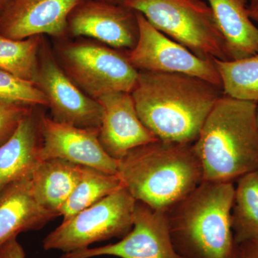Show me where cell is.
Segmentation results:
<instances>
[{"label": "cell", "instance_id": "cell-9", "mask_svg": "<svg viewBox=\"0 0 258 258\" xmlns=\"http://www.w3.org/2000/svg\"><path fill=\"white\" fill-rule=\"evenodd\" d=\"M35 83L46 96L54 120L81 128L100 129L103 110L99 102L70 79L44 44Z\"/></svg>", "mask_w": 258, "mask_h": 258}, {"label": "cell", "instance_id": "cell-2", "mask_svg": "<svg viewBox=\"0 0 258 258\" xmlns=\"http://www.w3.org/2000/svg\"><path fill=\"white\" fill-rule=\"evenodd\" d=\"M233 182L203 181L166 211L174 249L183 258H240L231 225Z\"/></svg>", "mask_w": 258, "mask_h": 258}, {"label": "cell", "instance_id": "cell-21", "mask_svg": "<svg viewBox=\"0 0 258 258\" xmlns=\"http://www.w3.org/2000/svg\"><path fill=\"white\" fill-rule=\"evenodd\" d=\"M222 81L225 96L245 101H258V53L237 59H212Z\"/></svg>", "mask_w": 258, "mask_h": 258}, {"label": "cell", "instance_id": "cell-28", "mask_svg": "<svg viewBox=\"0 0 258 258\" xmlns=\"http://www.w3.org/2000/svg\"><path fill=\"white\" fill-rule=\"evenodd\" d=\"M13 0H0V16L3 15Z\"/></svg>", "mask_w": 258, "mask_h": 258}, {"label": "cell", "instance_id": "cell-12", "mask_svg": "<svg viewBox=\"0 0 258 258\" xmlns=\"http://www.w3.org/2000/svg\"><path fill=\"white\" fill-rule=\"evenodd\" d=\"M68 28L75 37H91L119 50H132L139 37L137 12L96 0L79 3L69 15Z\"/></svg>", "mask_w": 258, "mask_h": 258}, {"label": "cell", "instance_id": "cell-7", "mask_svg": "<svg viewBox=\"0 0 258 258\" xmlns=\"http://www.w3.org/2000/svg\"><path fill=\"white\" fill-rule=\"evenodd\" d=\"M58 56L70 79L96 100L108 93H132L138 79L126 53L103 44L70 42L59 47Z\"/></svg>", "mask_w": 258, "mask_h": 258}, {"label": "cell", "instance_id": "cell-16", "mask_svg": "<svg viewBox=\"0 0 258 258\" xmlns=\"http://www.w3.org/2000/svg\"><path fill=\"white\" fill-rule=\"evenodd\" d=\"M40 120L32 108L0 144V194L15 181L32 175L40 162Z\"/></svg>", "mask_w": 258, "mask_h": 258}, {"label": "cell", "instance_id": "cell-4", "mask_svg": "<svg viewBox=\"0 0 258 258\" xmlns=\"http://www.w3.org/2000/svg\"><path fill=\"white\" fill-rule=\"evenodd\" d=\"M256 102L220 97L193 143L203 171V181L235 182L258 171Z\"/></svg>", "mask_w": 258, "mask_h": 258}, {"label": "cell", "instance_id": "cell-18", "mask_svg": "<svg viewBox=\"0 0 258 258\" xmlns=\"http://www.w3.org/2000/svg\"><path fill=\"white\" fill-rule=\"evenodd\" d=\"M83 166L63 159L40 161L32 174V189L40 205L60 216L61 208L82 176Z\"/></svg>", "mask_w": 258, "mask_h": 258}, {"label": "cell", "instance_id": "cell-20", "mask_svg": "<svg viewBox=\"0 0 258 258\" xmlns=\"http://www.w3.org/2000/svg\"><path fill=\"white\" fill-rule=\"evenodd\" d=\"M121 186L123 184L117 174L83 166L81 179L61 208L60 216L63 217V220H67L101 201Z\"/></svg>", "mask_w": 258, "mask_h": 258}, {"label": "cell", "instance_id": "cell-6", "mask_svg": "<svg viewBox=\"0 0 258 258\" xmlns=\"http://www.w3.org/2000/svg\"><path fill=\"white\" fill-rule=\"evenodd\" d=\"M136 204L128 190L121 186L92 206L62 220L44 239V249L68 253L88 248L95 242L122 238L133 227Z\"/></svg>", "mask_w": 258, "mask_h": 258}, {"label": "cell", "instance_id": "cell-19", "mask_svg": "<svg viewBox=\"0 0 258 258\" xmlns=\"http://www.w3.org/2000/svg\"><path fill=\"white\" fill-rule=\"evenodd\" d=\"M231 225L234 238L240 244L258 236V171L237 180Z\"/></svg>", "mask_w": 258, "mask_h": 258}, {"label": "cell", "instance_id": "cell-13", "mask_svg": "<svg viewBox=\"0 0 258 258\" xmlns=\"http://www.w3.org/2000/svg\"><path fill=\"white\" fill-rule=\"evenodd\" d=\"M83 0H13L0 16V34L13 40L36 35L63 37L68 20Z\"/></svg>", "mask_w": 258, "mask_h": 258}, {"label": "cell", "instance_id": "cell-11", "mask_svg": "<svg viewBox=\"0 0 258 258\" xmlns=\"http://www.w3.org/2000/svg\"><path fill=\"white\" fill-rule=\"evenodd\" d=\"M40 131V161L63 159L108 174L118 173V160L103 149L99 140V128H81L42 117Z\"/></svg>", "mask_w": 258, "mask_h": 258}, {"label": "cell", "instance_id": "cell-23", "mask_svg": "<svg viewBox=\"0 0 258 258\" xmlns=\"http://www.w3.org/2000/svg\"><path fill=\"white\" fill-rule=\"evenodd\" d=\"M0 101L21 106L48 107L45 95L35 82L0 70Z\"/></svg>", "mask_w": 258, "mask_h": 258}, {"label": "cell", "instance_id": "cell-1", "mask_svg": "<svg viewBox=\"0 0 258 258\" xmlns=\"http://www.w3.org/2000/svg\"><path fill=\"white\" fill-rule=\"evenodd\" d=\"M222 91L188 75L139 71L131 93L139 118L159 140L193 144Z\"/></svg>", "mask_w": 258, "mask_h": 258}, {"label": "cell", "instance_id": "cell-24", "mask_svg": "<svg viewBox=\"0 0 258 258\" xmlns=\"http://www.w3.org/2000/svg\"><path fill=\"white\" fill-rule=\"evenodd\" d=\"M32 108L0 101V144L9 138Z\"/></svg>", "mask_w": 258, "mask_h": 258}, {"label": "cell", "instance_id": "cell-30", "mask_svg": "<svg viewBox=\"0 0 258 258\" xmlns=\"http://www.w3.org/2000/svg\"><path fill=\"white\" fill-rule=\"evenodd\" d=\"M257 125H258V110H257Z\"/></svg>", "mask_w": 258, "mask_h": 258}, {"label": "cell", "instance_id": "cell-10", "mask_svg": "<svg viewBox=\"0 0 258 258\" xmlns=\"http://www.w3.org/2000/svg\"><path fill=\"white\" fill-rule=\"evenodd\" d=\"M183 258L171 241L166 211L137 201L132 230L116 243L68 252L60 258Z\"/></svg>", "mask_w": 258, "mask_h": 258}, {"label": "cell", "instance_id": "cell-22", "mask_svg": "<svg viewBox=\"0 0 258 258\" xmlns=\"http://www.w3.org/2000/svg\"><path fill=\"white\" fill-rule=\"evenodd\" d=\"M42 44V35L13 40L0 34V70L35 82Z\"/></svg>", "mask_w": 258, "mask_h": 258}, {"label": "cell", "instance_id": "cell-17", "mask_svg": "<svg viewBox=\"0 0 258 258\" xmlns=\"http://www.w3.org/2000/svg\"><path fill=\"white\" fill-rule=\"evenodd\" d=\"M225 40L230 60L258 53V28L246 0H207Z\"/></svg>", "mask_w": 258, "mask_h": 258}, {"label": "cell", "instance_id": "cell-25", "mask_svg": "<svg viewBox=\"0 0 258 258\" xmlns=\"http://www.w3.org/2000/svg\"><path fill=\"white\" fill-rule=\"evenodd\" d=\"M0 258H25V252L17 237L11 239L0 247Z\"/></svg>", "mask_w": 258, "mask_h": 258}, {"label": "cell", "instance_id": "cell-27", "mask_svg": "<svg viewBox=\"0 0 258 258\" xmlns=\"http://www.w3.org/2000/svg\"><path fill=\"white\" fill-rule=\"evenodd\" d=\"M247 9L252 21L258 23V0H249Z\"/></svg>", "mask_w": 258, "mask_h": 258}, {"label": "cell", "instance_id": "cell-14", "mask_svg": "<svg viewBox=\"0 0 258 258\" xmlns=\"http://www.w3.org/2000/svg\"><path fill=\"white\" fill-rule=\"evenodd\" d=\"M97 101L103 110L99 140L111 157L120 160L132 149L159 140L139 118L132 93H108Z\"/></svg>", "mask_w": 258, "mask_h": 258}, {"label": "cell", "instance_id": "cell-5", "mask_svg": "<svg viewBox=\"0 0 258 258\" xmlns=\"http://www.w3.org/2000/svg\"><path fill=\"white\" fill-rule=\"evenodd\" d=\"M163 34L204 59L230 60L213 12L204 0H123Z\"/></svg>", "mask_w": 258, "mask_h": 258}, {"label": "cell", "instance_id": "cell-15", "mask_svg": "<svg viewBox=\"0 0 258 258\" xmlns=\"http://www.w3.org/2000/svg\"><path fill=\"white\" fill-rule=\"evenodd\" d=\"M31 177L15 181L0 194V247L21 232L40 230L57 217L37 201Z\"/></svg>", "mask_w": 258, "mask_h": 258}, {"label": "cell", "instance_id": "cell-29", "mask_svg": "<svg viewBox=\"0 0 258 258\" xmlns=\"http://www.w3.org/2000/svg\"><path fill=\"white\" fill-rule=\"evenodd\" d=\"M96 1L105 2V3H113V4H122L123 0H96Z\"/></svg>", "mask_w": 258, "mask_h": 258}, {"label": "cell", "instance_id": "cell-8", "mask_svg": "<svg viewBox=\"0 0 258 258\" xmlns=\"http://www.w3.org/2000/svg\"><path fill=\"white\" fill-rule=\"evenodd\" d=\"M139 37L132 50L125 52L131 64L139 71L174 73L194 76L222 88L213 60L195 55L179 42L153 27L137 12Z\"/></svg>", "mask_w": 258, "mask_h": 258}, {"label": "cell", "instance_id": "cell-3", "mask_svg": "<svg viewBox=\"0 0 258 258\" xmlns=\"http://www.w3.org/2000/svg\"><path fill=\"white\" fill-rule=\"evenodd\" d=\"M117 175L136 201L166 211L203 181L193 144L158 140L132 149L118 160Z\"/></svg>", "mask_w": 258, "mask_h": 258}, {"label": "cell", "instance_id": "cell-26", "mask_svg": "<svg viewBox=\"0 0 258 258\" xmlns=\"http://www.w3.org/2000/svg\"><path fill=\"white\" fill-rule=\"evenodd\" d=\"M240 258H258V236L239 244Z\"/></svg>", "mask_w": 258, "mask_h": 258}]
</instances>
